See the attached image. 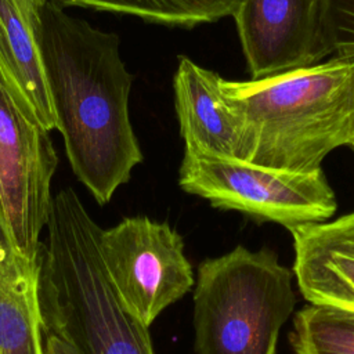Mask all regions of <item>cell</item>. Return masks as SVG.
Wrapping results in <instances>:
<instances>
[{
	"label": "cell",
	"instance_id": "ac0fdd59",
	"mask_svg": "<svg viewBox=\"0 0 354 354\" xmlns=\"http://www.w3.org/2000/svg\"><path fill=\"white\" fill-rule=\"evenodd\" d=\"M353 151H354V149H353Z\"/></svg>",
	"mask_w": 354,
	"mask_h": 354
},
{
	"label": "cell",
	"instance_id": "8992f818",
	"mask_svg": "<svg viewBox=\"0 0 354 354\" xmlns=\"http://www.w3.org/2000/svg\"><path fill=\"white\" fill-rule=\"evenodd\" d=\"M100 252L120 304L147 328L195 285L183 236L166 221L124 217L101 230Z\"/></svg>",
	"mask_w": 354,
	"mask_h": 354
},
{
	"label": "cell",
	"instance_id": "2e32d148",
	"mask_svg": "<svg viewBox=\"0 0 354 354\" xmlns=\"http://www.w3.org/2000/svg\"><path fill=\"white\" fill-rule=\"evenodd\" d=\"M17 256H21V254L15 250V248L10 241V236L4 224V218L1 214V209H0V264L11 261Z\"/></svg>",
	"mask_w": 354,
	"mask_h": 354
},
{
	"label": "cell",
	"instance_id": "5bb4252c",
	"mask_svg": "<svg viewBox=\"0 0 354 354\" xmlns=\"http://www.w3.org/2000/svg\"><path fill=\"white\" fill-rule=\"evenodd\" d=\"M293 354H354V311L308 303L295 314Z\"/></svg>",
	"mask_w": 354,
	"mask_h": 354
},
{
	"label": "cell",
	"instance_id": "e0dca14e",
	"mask_svg": "<svg viewBox=\"0 0 354 354\" xmlns=\"http://www.w3.org/2000/svg\"><path fill=\"white\" fill-rule=\"evenodd\" d=\"M44 346H46V354H79L71 344L61 340L59 337L44 333Z\"/></svg>",
	"mask_w": 354,
	"mask_h": 354
},
{
	"label": "cell",
	"instance_id": "8fae6325",
	"mask_svg": "<svg viewBox=\"0 0 354 354\" xmlns=\"http://www.w3.org/2000/svg\"><path fill=\"white\" fill-rule=\"evenodd\" d=\"M41 1L0 0V83L26 116L50 131L57 120L36 36Z\"/></svg>",
	"mask_w": 354,
	"mask_h": 354
},
{
	"label": "cell",
	"instance_id": "52a82bcc",
	"mask_svg": "<svg viewBox=\"0 0 354 354\" xmlns=\"http://www.w3.org/2000/svg\"><path fill=\"white\" fill-rule=\"evenodd\" d=\"M57 163L48 131L0 83V209L12 246L29 260L39 259Z\"/></svg>",
	"mask_w": 354,
	"mask_h": 354
},
{
	"label": "cell",
	"instance_id": "9a60e30c",
	"mask_svg": "<svg viewBox=\"0 0 354 354\" xmlns=\"http://www.w3.org/2000/svg\"><path fill=\"white\" fill-rule=\"evenodd\" d=\"M336 58L354 59V0H322Z\"/></svg>",
	"mask_w": 354,
	"mask_h": 354
},
{
	"label": "cell",
	"instance_id": "3957f363",
	"mask_svg": "<svg viewBox=\"0 0 354 354\" xmlns=\"http://www.w3.org/2000/svg\"><path fill=\"white\" fill-rule=\"evenodd\" d=\"M39 252L44 333L79 354H155L149 328L120 304L100 252L101 227L72 188L53 196Z\"/></svg>",
	"mask_w": 354,
	"mask_h": 354
},
{
	"label": "cell",
	"instance_id": "5b68a950",
	"mask_svg": "<svg viewBox=\"0 0 354 354\" xmlns=\"http://www.w3.org/2000/svg\"><path fill=\"white\" fill-rule=\"evenodd\" d=\"M178 184L216 209L239 212L257 223H275L288 230L328 221L337 209L322 169L299 173L184 152Z\"/></svg>",
	"mask_w": 354,
	"mask_h": 354
},
{
	"label": "cell",
	"instance_id": "7c38bea8",
	"mask_svg": "<svg viewBox=\"0 0 354 354\" xmlns=\"http://www.w3.org/2000/svg\"><path fill=\"white\" fill-rule=\"evenodd\" d=\"M37 260L0 267V354H46Z\"/></svg>",
	"mask_w": 354,
	"mask_h": 354
},
{
	"label": "cell",
	"instance_id": "ba28073f",
	"mask_svg": "<svg viewBox=\"0 0 354 354\" xmlns=\"http://www.w3.org/2000/svg\"><path fill=\"white\" fill-rule=\"evenodd\" d=\"M232 18L250 79L306 68L333 54L322 0H238Z\"/></svg>",
	"mask_w": 354,
	"mask_h": 354
},
{
	"label": "cell",
	"instance_id": "9c48e42d",
	"mask_svg": "<svg viewBox=\"0 0 354 354\" xmlns=\"http://www.w3.org/2000/svg\"><path fill=\"white\" fill-rule=\"evenodd\" d=\"M221 76L185 55L173 77L174 105L185 153L243 160V131L220 91Z\"/></svg>",
	"mask_w": 354,
	"mask_h": 354
},
{
	"label": "cell",
	"instance_id": "7a4b0ae2",
	"mask_svg": "<svg viewBox=\"0 0 354 354\" xmlns=\"http://www.w3.org/2000/svg\"><path fill=\"white\" fill-rule=\"evenodd\" d=\"M243 131V162L311 173L340 147L354 149V59L330 58L249 80H220Z\"/></svg>",
	"mask_w": 354,
	"mask_h": 354
},
{
	"label": "cell",
	"instance_id": "4fadbf2b",
	"mask_svg": "<svg viewBox=\"0 0 354 354\" xmlns=\"http://www.w3.org/2000/svg\"><path fill=\"white\" fill-rule=\"evenodd\" d=\"M98 11L120 12L148 22L192 28L232 17L238 0H54Z\"/></svg>",
	"mask_w": 354,
	"mask_h": 354
},
{
	"label": "cell",
	"instance_id": "30bf717a",
	"mask_svg": "<svg viewBox=\"0 0 354 354\" xmlns=\"http://www.w3.org/2000/svg\"><path fill=\"white\" fill-rule=\"evenodd\" d=\"M289 232L301 296L313 304L354 311V212Z\"/></svg>",
	"mask_w": 354,
	"mask_h": 354
},
{
	"label": "cell",
	"instance_id": "277c9868",
	"mask_svg": "<svg viewBox=\"0 0 354 354\" xmlns=\"http://www.w3.org/2000/svg\"><path fill=\"white\" fill-rule=\"evenodd\" d=\"M293 271L270 248L203 260L194 285L196 354H275L296 306Z\"/></svg>",
	"mask_w": 354,
	"mask_h": 354
},
{
	"label": "cell",
	"instance_id": "6da1fadb",
	"mask_svg": "<svg viewBox=\"0 0 354 354\" xmlns=\"http://www.w3.org/2000/svg\"><path fill=\"white\" fill-rule=\"evenodd\" d=\"M36 36L72 171L98 205H106L144 160L129 113L134 75L122 59L119 37L54 0L40 3Z\"/></svg>",
	"mask_w": 354,
	"mask_h": 354
}]
</instances>
